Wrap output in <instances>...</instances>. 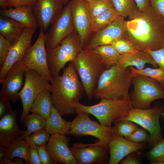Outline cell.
<instances>
[{
    "instance_id": "1",
    "label": "cell",
    "mask_w": 164,
    "mask_h": 164,
    "mask_svg": "<svg viewBox=\"0 0 164 164\" xmlns=\"http://www.w3.org/2000/svg\"><path fill=\"white\" fill-rule=\"evenodd\" d=\"M122 37L136 50H158L164 45V18L150 5L136 17L125 20Z\"/></svg>"
},
{
    "instance_id": "2",
    "label": "cell",
    "mask_w": 164,
    "mask_h": 164,
    "mask_svg": "<svg viewBox=\"0 0 164 164\" xmlns=\"http://www.w3.org/2000/svg\"><path fill=\"white\" fill-rule=\"evenodd\" d=\"M50 81L54 107L62 116L76 113L84 90L73 62L63 69L62 75L52 76Z\"/></svg>"
},
{
    "instance_id": "3",
    "label": "cell",
    "mask_w": 164,
    "mask_h": 164,
    "mask_svg": "<svg viewBox=\"0 0 164 164\" xmlns=\"http://www.w3.org/2000/svg\"><path fill=\"white\" fill-rule=\"evenodd\" d=\"M133 76L129 67L125 70L117 64L102 73L94 91V97L101 99H127Z\"/></svg>"
},
{
    "instance_id": "4",
    "label": "cell",
    "mask_w": 164,
    "mask_h": 164,
    "mask_svg": "<svg viewBox=\"0 0 164 164\" xmlns=\"http://www.w3.org/2000/svg\"><path fill=\"white\" fill-rule=\"evenodd\" d=\"M72 62L86 96L92 99L100 77L107 67L96 55L87 50H82Z\"/></svg>"
},
{
    "instance_id": "5",
    "label": "cell",
    "mask_w": 164,
    "mask_h": 164,
    "mask_svg": "<svg viewBox=\"0 0 164 164\" xmlns=\"http://www.w3.org/2000/svg\"><path fill=\"white\" fill-rule=\"evenodd\" d=\"M77 108L94 116L101 125L110 127L133 108L128 99L103 98L99 103L91 106L79 103Z\"/></svg>"
},
{
    "instance_id": "6",
    "label": "cell",
    "mask_w": 164,
    "mask_h": 164,
    "mask_svg": "<svg viewBox=\"0 0 164 164\" xmlns=\"http://www.w3.org/2000/svg\"><path fill=\"white\" fill-rule=\"evenodd\" d=\"M77 115L71 121L67 134L75 137L90 135L94 137L98 141L94 144L103 146L108 150L109 142L114 136L111 126L102 125L99 123L92 120L89 114L77 108Z\"/></svg>"
},
{
    "instance_id": "7",
    "label": "cell",
    "mask_w": 164,
    "mask_h": 164,
    "mask_svg": "<svg viewBox=\"0 0 164 164\" xmlns=\"http://www.w3.org/2000/svg\"><path fill=\"white\" fill-rule=\"evenodd\" d=\"M82 50L78 35L75 30L57 46L46 48L48 66L52 76L59 75L66 64L72 61Z\"/></svg>"
},
{
    "instance_id": "8",
    "label": "cell",
    "mask_w": 164,
    "mask_h": 164,
    "mask_svg": "<svg viewBox=\"0 0 164 164\" xmlns=\"http://www.w3.org/2000/svg\"><path fill=\"white\" fill-rule=\"evenodd\" d=\"M131 83L134 89L128 97L134 108L149 109L154 101L164 99V90L158 82L150 77L133 76Z\"/></svg>"
},
{
    "instance_id": "9",
    "label": "cell",
    "mask_w": 164,
    "mask_h": 164,
    "mask_svg": "<svg viewBox=\"0 0 164 164\" xmlns=\"http://www.w3.org/2000/svg\"><path fill=\"white\" fill-rule=\"evenodd\" d=\"M163 110V106L160 104L149 109L133 108L119 120H128L142 127L149 133L150 142L154 145L162 138L159 120Z\"/></svg>"
},
{
    "instance_id": "10",
    "label": "cell",
    "mask_w": 164,
    "mask_h": 164,
    "mask_svg": "<svg viewBox=\"0 0 164 164\" xmlns=\"http://www.w3.org/2000/svg\"><path fill=\"white\" fill-rule=\"evenodd\" d=\"M24 86L19 94L22 105L21 118L29 113L30 108L39 94L43 91L49 90L51 86L49 81L37 71L27 69L24 73Z\"/></svg>"
},
{
    "instance_id": "11",
    "label": "cell",
    "mask_w": 164,
    "mask_h": 164,
    "mask_svg": "<svg viewBox=\"0 0 164 164\" xmlns=\"http://www.w3.org/2000/svg\"><path fill=\"white\" fill-rule=\"evenodd\" d=\"M46 34L40 29L37 39L27 51L20 63L27 69L38 72L49 81L52 76L50 71L46 51Z\"/></svg>"
},
{
    "instance_id": "12",
    "label": "cell",
    "mask_w": 164,
    "mask_h": 164,
    "mask_svg": "<svg viewBox=\"0 0 164 164\" xmlns=\"http://www.w3.org/2000/svg\"><path fill=\"white\" fill-rule=\"evenodd\" d=\"M70 6V2L62 8L55 18L50 31L46 34V48H52L57 46L75 30Z\"/></svg>"
},
{
    "instance_id": "13",
    "label": "cell",
    "mask_w": 164,
    "mask_h": 164,
    "mask_svg": "<svg viewBox=\"0 0 164 164\" xmlns=\"http://www.w3.org/2000/svg\"><path fill=\"white\" fill-rule=\"evenodd\" d=\"M70 2L74 27L83 50L92 32L88 2L85 0H72Z\"/></svg>"
},
{
    "instance_id": "14",
    "label": "cell",
    "mask_w": 164,
    "mask_h": 164,
    "mask_svg": "<svg viewBox=\"0 0 164 164\" xmlns=\"http://www.w3.org/2000/svg\"><path fill=\"white\" fill-rule=\"evenodd\" d=\"M36 29L26 27L21 36L12 44L5 62L0 67V83L14 65L22 59L32 46V40Z\"/></svg>"
},
{
    "instance_id": "15",
    "label": "cell",
    "mask_w": 164,
    "mask_h": 164,
    "mask_svg": "<svg viewBox=\"0 0 164 164\" xmlns=\"http://www.w3.org/2000/svg\"><path fill=\"white\" fill-rule=\"evenodd\" d=\"M70 149L80 164H108L109 150L105 147L91 144L78 142L72 144Z\"/></svg>"
},
{
    "instance_id": "16",
    "label": "cell",
    "mask_w": 164,
    "mask_h": 164,
    "mask_svg": "<svg viewBox=\"0 0 164 164\" xmlns=\"http://www.w3.org/2000/svg\"><path fill=\"white\" fill-rule=\"evenodd\" d=\"M70 140L66 135H51L45 146L55 164H79L69 147Z\"/></svg>"
},
{
    "instance_id": "17",
    "label": "cell",
    "mask_w": 164,
    "mask_h": 164,
    "mask_svg": "<svg viewBox=\"0 0 164 164\" xmlns=\"http://www.w3.org/2000/svg\"><path fill=\"white\" fill-rule=\"evenodd\" d=\"M125 21V17L119 15L107 27L94 33L83 50H89L99 46L111 45L116 40L122 37Z\"/></svg>"
},
{
    "instance_id": "18",
    "label": "cell",
    "mask_w": 164,
    "mask_h": 164,
    "mask_svg": "<svg viewBox=\"0 0 164 164\" xmlns=\"http://www.w3.org/2000/svg\"><path fill=\"white\" fill-rule=\"evenodd\" d=\"M63 4L60 0H37L32 7L38 25L44 32L62 9Z\"/></svg>"
},
{
    "instance_id": "19",
    "label": "cell",
    "mask_w": 164,
    "mask_h": 164,
    "mask_svg": "<svg viewBox=\"0 0 164 164\" xmlns=\"http://www.w3.org/2000/svg\"><path fill=\"white\" fill-rule=\"evenodd\" d=\"M26 69L19 62L14 64L1 83L0 94L13 102L20 99L19 91L22 86L23 76Z\"/></svg>"
},
{
    "instance_id": "20",
    "label": "cell",
    "mask_w": 164,
    "mask_h": 164,
    "mask_svg": "<svg viewBox=\"0 0 164 164\" xmlns=\"http://www.w3.org/2000/svg\"><path fill=\"white\" fill-rule=\"evenodd\" d=\"M145 143H136L122 136L114 135L109 144L110 156L108 164H117L128 154L144 149Z\"/></svg>"
},
{
    "instance_id": "21",
    "label": "cell",
    "mask_w": 164,
    "mask_h": 164,
    "mask_svg": "<svg viewBox=\"0 0 164 164\" xmlns=\"http://www.w3.org/2000/svg\"><path fill=\"white\" fill-rule=\"evenodd\" d=\"M17 112L12 110L0 118V145L7 146L22 135L17 121Z\"/></svg>"
},
{
    "instance_id": "22",
    "label": "cell",
    "mask_w": 164,
    "mask_h": 164,
    "mask_svg": "<svg viewBox=\"0 0 164 164\" xmlns=\"http://www.w3.org/2000/svg\"><path fill=\"white\" fill-rule=\"evenodd\" d=\"M152 64L155 68L158 65L152 56L145 51L136 50L129 53L121 54L116 64L121 69L134 66L137 69H143L146 63Z\"/></svg>"
},
{
    "instance_id": "23",
    "label": "cell",
    "mask_w": 164,
    "mask_h": 164,
    "mask_svg": "<svg viewBox=\"0 0 164 164\" xmlns=\"http://www.w3.org/2000/svg\"><path fill=\"white\" fill-rule=\"evenodd\" d=\"M0 13L1 15L11 18L26 27L36 28L38 26L32 6H20L1 9Z\"/></svg>"
},
{
    "instance_id": "24",
    "label": "cell",
    "mask_w": 164,
    "mask_h": 164,
    "mask_svg": "<svg viewBox=\"0 0 164 164\" xmlns=\"http://www.w3.org/2000/svg\"><path fill=\"white\" fill-rule=\"evenodd\" d=\"M26 26L11 18L0 17V34L11 41L13 44L21 36Z\"/></svg>"
},
{
    "instance_id": "25",
    "label": "cell",
    "mask_w": 164,
    "mask_h": 164,
    "mask_svg": "<svg viewBox=\"0 0 164 164\" xmlns=\"http://www.w3.org/2000/svg\"><path fill=\"white\" fill-rule=\"evenodd\" d=\"M53 106L50 117L46 120L45 129L50 135L67 134L71 121H67Z\"/></svg>"
},
{
    "instance_id": "26",
    "label": "cell",
    "mask_w": 164,
    "mask_h": 164,
    "mask_svg": "<svg viewBox=\"0 0 164 164\" xmlns=\"http://www.w3.org/2000/svg\"><path fill=\"white\" fill-rule=\"evenodd\" d=\"M53 106L51 92L46 90L36 97L30 108L29 112L37 113L46 120L50 116Z\"/></svg>"
},
{
    "instance_id": "27",
    "label": "cell",
    "mask_w": 164,
    "mask_h": 164,
    "mask_svg": "<svg viewBox=\"0 0 164 164\" xmlns=\"http://www.w3.org/2000/svg\"><path fill=\"white\" fill-rule=\"evenodd\" d=\"M87 50L96 55L108 69L116 64L120 55L111 45L99 46Z\"/></svg>"
},
{
    "instance_id": "28",
    "label": "cell",
    "mask_w": 164,
    "mask_h": 164,
    "mask_svg": "<svg viewBox=\"0 0 164 164\" xmlns=\"http://www.w3.org/2000/svg\"><path fill=\"white\" fill-rule=\"evenodd\" d=\"M29 142L22 135L6 147V156L12 160L15 157L23 159L28 164Z\"/></svg>"
},
{
    "instance_id": "29",
    "label": "cell",
    "mask_w": 164,
    "mask_h": 164,
    "mask_svg": "<svg viewBox=\"0 0 164 164\" xmlns=\"http://www.w3.org/2000/svg\"><path fill=\"white\" fill-rule=\"evenodd\" d=\"M23 125L26 127L23 130L22 135L26 137L33 133L42 129H45L46 120L40 115L35 112L28 113L23 118H20Z\"/></svg>"
},
{
    "instance_id": "30",
    "label": "cell",
    "mask_w": 164,
    "mask_h": 164,
    "mask_svg": "<svg viewBox=\"0 0 164 164\" xmlns=\"http://www.w3.org/2000/svg\"><path fill=\"white\" fill-rule=\"evenodd\" d=\"M119 15L117 11L113 7L92 19L91 29L92 32L95 33L105 28Z\"/></svg>"
},
{
    "instance_id": "31",
    "label": "cell",
    "mask_w": 164,
    "mask_h": 164,
    "mask_svg": "<svg viewBox=\"0 0 164 164\" xmlns=\"http://www.w3.org/2000/svg\"><path fill=\"white\" fill-rule=\"evenodd\" d=\"M114 8L120 15L132 19L140 13L134 0H111Z\"/></svg>"
},
{
    "instance_id": "32",
    "label": "cell",
    "mask_w": 164,
    "mask_h": 164,
    "mask_svg": "<svg viewBox=\"0 0 164 164\" xmlns=\"http://www.w3.org/2000/svg\"><path fill=\"white\" fill-rule=\"evenodd\" d=\"M133 76H143L150 77L160 84L164 83V70L162 68L147 67L139 70L132 66L129 67Z\"/></svg>"
},
{
    "instance_id": "33",
    "label": "cell",
    "mask_w": 164,
    "mask_h": 164,
    "mask_svg": "<svg viewBox=\"0 0 164 164\" xmlns=\"http://www.w3.org/2000/svg\"><path fill=\"white\" fill-rule=\"evenodd\" d=\"M114 123L112 127L114 135L122 136L126 138L139 128L133 122L125 119L118 120Z\"/></svg>"
},
{
    "instance_id": "34",
    "label": "cell",
    "mask_w": 164,
    "mask_h": 164,
    "mask_svg": "<svg viewBox=\"0 0 164 164\" xmlns=\"http://www.w3.org/2000/svg\"><path fill=\"white\" fill-rule=\"evenodd\" d=\"M145 155L151 164H164V138L155 144Z\"/></svg>"
},
{
    "instance_id": "35",
    "label": "cell",
    "mask_w": 164,
    "mask_h": 164,
    "mask_svg": "<svg viewBox=\"0 0 164 164\" xmlns=\"http://www.w3.org/2000/svg\"><path fill=\"white\" fill-rule=\"evenodd\" d=\"M88 2L91 19L114 7L111 0H91Z\"/></svg>"
},
{
    "instance_id": "36",
    "label": "cell",
    "mask_w": 164,
    "mask_h": 164,
    "mask_svg": "<svg viewBox=\"0 0 164 164\" xmlns=\"http://www.w3.org/2000/svg\"><path fill=\"white\" fill-rule=\"evenodd\" d=\"M50 134L45 129L37 131L24 138L33 143L36 146L45 145L48 142Z\"/></svg>"
},
{
    "instance_id": "37",
    "label": "cell",
    "mask_w": 164,
    "mask_h": 164,
    "mask_svg": "<svg viewBox=\"0 0 164 164\" xmlns=\"http://www.w3.org/2000/svg\"><path fill=\"white\" fill-rule=\"evenodd\" d=\"M126 139L128 140L136 143H145L150 142V134L146 130L139 128L135 130Z\"/></svg>"
},
{
    "instance_id": "38",
    "label": "cell",
    "mask_w": 164,
    "mask_h": 164,
    "mask_svg": "<svg viewBox=\"0 0 164 164\" xmlns=\"http://www.w3.org/2000/svg\"><path fill=\"white\" fill-rule=\"evenodd\" d=\"M111 45L120 54L132 52L136 50L129 41L122 37L116 40Z\"/></svg>"
},
{
    "instance_id": "39",
    "label": "cell",
    "mask_w": 164,
    "mask_h": 164,
    "mask_svg": "<svg viewBox=\"0 0 164 164\" xmlns=\"http://www.w3.org/2000/svg\"><path fill=\"white\" fill-rule=\"evenodd\" d=\"M13 43L0 34V67L5 62Z\"/></svg>"
},
{
    "instance_id": "40",
    "label": "cell",
    "mask_w": 164,
    "mask_h": 164,
    "mask_svg": "<svg viewBox=\"0 0 164 164\" xmlns=\"http://www.w3.org/2000/svg\"><path fill=\"white\" fill-rule=\"evenodd\" d=\"M152 57L159 67L164 70V45L155 50H145Z\"/></svg>"
},
{
    "instance_id": "41",
    "label": "cell",
    "mask_w": 164,
    "mask_h": 164,
    "mask_svg": "<svg viewBox=\"0 0 164 164\" xmlns=\"http://www.w3.org/2000/svg\"><path fill=\"white\" fill-rule=\"evenodd\" d=\"M29 142V146L28 155V164H42L40 159L36 146L32 142Z\"/></svg>"
},
{
    "instance_id": "42",
    "label": "cell",
    "mask_w": 164,
    "mask_h": 164,
    "mask_svg": "<svg viewBox=\"0 0 164 164\" xmlns=\"http://www.w3.org/2000/svg\"><path fill=\"white\" fill-rule=\"evenodd\" d=\"M42 164H55L52 157L45 145L36 146Z\"/></svg>"
},
{
    "instance_id": "43",
    "label": "cell",
    "mask_w": 164,
    "mask_h": 164,
    "mask_svg": "<svg viewBox=\"0 0 164 164\" xmlns=\"http://www.w3.org/2000/svg\"><path fill=\"white\" fill-rule=\"evenodd\" d=\"M9 101L6 97L0 94V118L12 110Z\"/></svg>"
},
{
    "instance_id": "44",
    "label": "cell",
    "mask_w": 164,
    "mask_h": 164,
    "mask_svg": "<svg viewBox=\"0 0 164 164\" xmlns=\"http://www.w3.org/2000/svg\"><path fill=\"white\" fill-rule=\"evenodd\" d=\"M9 8L20 6L32 7L37 0H6Z\"/></svg>"
},
{
    "instance_id": "45",
    "label": "cell",
    "mask_w": 164,
    "mask_h": 164,
    "mask_svg": "<svg viewBox=\"0 0 164 164\" xmlns=\"http://www.w3.org/2000/svg\"><path fill=\"white\" fill-rule=\"evenodd\" d=\"M149 0L152 7L164 18V0Z\"/></svg>"
},
{
    "instance_id": "46",
    "label": "cell",
    "mask_w": 164,
    "mask_h": 164,
    "mask_svg": "<svg viewBox=\"0 0 164 164\" xmlns=\"http://www.w3.org/2000/svg\"><path fill=\"white\" fill-rule=\"evenodd\" d=\"M131 153L127 155L125 158L122 159L121 162V164H139L141 163L140 161L135 155Z\"/></svg>"
},
{
    "instance_id": "47",
    "label": "cell",
    "mask_w": 164,
    "mask_h": 164,
    "mask_svg": "<svg viewBox=\"0 0 164 164\" xmlns=\"http://www.w3.org/2000/svg\"><path fill=\"white\" fill-rule=\"evenodd\" d=\"M140 12H142L150 5L149 0H134Z\"/></svg>"
},
{
    "instance_id": "48",
    "label": "cell",
    "mask_w": 164,
    "mask_h": 164,
    "mask_svg": "<svg viewBox=\"0 0 164 164\" xmlns=\"http://www.w3.org/2000/svg\"><path fill=\"white\" fill-rule=\"evenodd\" d=\"M23 159L17 158L15 160V162H13L6 156L0 160V164H27L26 162H23Z\"/></svg>"
},
{
    "instance_id": "49",
    "label": "cell",
    "mask_w": 164,
    "mask_h": 164,
    "mask_svg": "<svg viewBox=\"0 0 164 164\" xmlns=\"http://www.w3.org/2000/svg\"><path fill=\"white\" fill-rule=\"evenodd\" d=\"M6 147L0 145V160L6 156Z\"/></svg>"
},
{
    "instance_id": "50",
    "label": "cell",
    "mask_w": 164,
    "mask_h": 164,
    "mask_svg": "<svg viewBox=\"0 0 164 164\" xmlns=\"http://www.w3.org/2000/svg\"><path fill=\"white\" fill-rule=\"evenodd\" d=\"M0 6L2 9H9L8 3L6 0H0Z\"/></svg>"
},
{
    "instance_id": "51",
    "label": "cell",
    "mask_w": 164,
    "mask_h": 164,
    "mask_svg": "<svg viewBox=\"0 0 164 164\" xmlns=\"http://www.w3.org/2000/svg\"><path fill=\"white\" fill-rule=\"evenodd\" d=\"M61 1H62L64 3H65V2H67V1L68 0H60ZM86 0V1H89L91 0Z\"/></svg>"
},
{
    "instance_id": "52",
    "label": "cell",
    "mask_w": 164,
    "mask_h": 164,
    "mask_svg": "<svg viewBox=\"0 0 164 164\" xmlns=\"http://www.w3.org/2000/svg\"><path fill=\"white\" fill-rule=\"evenodd\" d=\"M161 87L164 90V83L160 84Z\"/></svg>"
},
{
    "instance_id": "53",
    "label": "cell",
    "mask_w": 164,
    "mask_h": 164,
    "mask_svg": "<svg viewBox=\"0 0 164 164\" xmlns=\"http://www.w3.org/2000/svg\"><path fill=\"white\" fill-rule=\"evenodd\" d=\"M162 115L163 116L164 118V112L163 113H162Z\"/></svg>"
}]
</instances>
